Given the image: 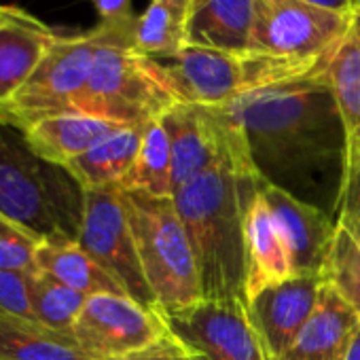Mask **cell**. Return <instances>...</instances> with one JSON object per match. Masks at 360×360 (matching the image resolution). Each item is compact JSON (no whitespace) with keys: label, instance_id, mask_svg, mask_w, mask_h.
I'll list each match as a JSON object with an SVG mask.
<instances>
[{"label":"cell","instance_id":"cell-1","mask_svg":"<svg viewBox=\"0 0 360 360\" xmlns=\"http://www.w3.org/2000/svg\"><path fill=\"white\" fill-rule=\"evenodd\" d=\"M242 127L265 183L337 221L345 183V131L322 75L261 87L223 106Z\"/></svg>","mask_w":360,"mask_h":360},{"label":"cell","instance_id":"cell-2","mask_svg":"<svg viewBox=\"0 0 360 360\" xmlns=\"http://www.w3.org/2000/svg\"><path fill=\"white\" fill-rule=\"evenodd\" d=\"M225 117V146L198 178L176 189L174 206L191 242L204 299H246L244 210L259 185L242 127Z\"/></svg>","mask_w":360,"mask_h":360},{"label":"cell","instance_id":"cell-3","mask_svg":"<svg viewBox=\"0 0 360 360\" xmlns=\"http://www.w3.org/2000/svg\"><path fill=\"white\" fill-rule=\"evenodd\" d=\"M83 212L85 189L77 178L37 155L20 127L0 123V217L41 242H79Z\"/></svg>","mask_w":360,"mask_h":360},{"label":"cell","instance_id":"cell-4","mask_svg":"<svg viewBox=\"0 0 360 360\" xmlns=\"http://www.w3.org/2000/svg\"><path fill=\"white\" fill-rule=\"evenodd\" d=\"M352 26L354 15L301 0H257L248 56L257 89L320 77Z\"/></svg>","mask_w":360,"mask_h":360},{"label":"cell","instance_id":"cell-5","mask_svg":"<svg viewBox=\"0 0 360 360\" xmlns=\"http://www.w3.org/2000/svg\"><path fill=\"white\" fill-rule=\"evenodd\" d=\"M136 15L123 22H100V45L77 112L119 125L142 127L161 119L176 102L150 58L134 49Z\"/></svg>","mask_w":360,"mask_h":360},{"label":"cell","instance_id":"cell-6","mask_svg":"<svg viewBox=\"0 0 360 360\" xmlns=\"http://www.w3.org/2000/svg\"><path fill=\"white\" fill-rule=\"evenodd\" d=\"M123 204L157 311L174 314L200 303L204 295L198 261L183 221L176 212L174 198L161 200L123 191Z\"/></svg>","mask_w":360,"mask_h":360},{"label":"cell","instance_id":"cell-7","mask_svg":"<svg viewBox=\"0 0 360 360\" xmlns=\"http://www.w3.org/2000/svg\"><path fill=\"white\" fill-rule=\"evenodd\" d=\"M98 45V26L83 34L58 37L34 75L3 110L0 123L22 129L43 117L77 112V102L89 81Z\"/></svg>","mask_w":360,"mask_h":360},{"label":"cell","instance_id":"cell-8","mask_svg":"<svg viewBox=\"0 0 360 360\" xmlns=\"http://www.w3.org/2000/svg\"><path fill=\"white\" fill-rule=\"evenodd\" d=\"M161 318L195 360H269L246 299H202Z\"/></svg>","mask_w":360,"mask_h":360},{"label":"cell","instance_id":"cell-9","mask_svg":"<svg viewBox=\"0 0 360 360\" xmlns=\"http://www.w3.org/2000/svg\"><path fill=\"white\" fill-rule=\"evenodd\" d=\"M79 244L123 286L127 297L157 309L155 297L140 267L134 233L123 204V191L119 187L85 191Z\"/></svg>","mask_w":360,"mask_h":360},{"label":"cell","instance_id":"cell-10","mask_svg":"<svg viewBox=\"0 0 360 360\" xmlns=\"http://www.w3.org/2000/svg\"><path fill=\"white\" fill-rule=\"evenodd\" d=\"M153 62L163 85L180 104L223 108L257 89L248 56L185 45L178 53Z\"/></svg>","mask_w":360,"mask_h":360},{"label":"cell","instance_id":"cell-11","mask_svg":"<svg viewBox=\"0 0 360 360\" xmlns=\"http://www.w3.org/2000/svg\"><path fill=\"white\" fill-rule=\"evenodd\" d=\"M167 333V324L157 309L127 295L87 297L72 328L75 341L94 360H112L140 352Z\"/></svg>","mask_w":360,"mask_h":360},{"label":"cell","instance_id":"cell-12","mask_svg":"<svg viewBox=\"0 0 360 360\" xmlns=\"http://www.w3.org/2000/svg\"><path fill=\"white\" fill-rule=\"evenodd\" d=\"M322 284L320 276H295L248 301L250 318L269 360H282L290 349L314 314Z\"/></svg>","mask_w":360,"mask_h":360},{"label":"cell","instance_id":"cell-13","mask_svg":"<svg viewBox=\"0 0 360 360\" xmlns=\"http://www.w3.org/2000/svg\"><path fill=\"white\" fill-rule=\"evenodd\" d=\"M261 191L284 238L295 276H320L335 236V219L261 178Z\"/></svg>","mask_w":360,"mask_h":360},{"label":"cell","instance_id":"cell-14","mask_svg":"<svg viewBox=\"0 0 360 360\" xmlns=\"http://www.w3.org/2000/svg\"><path fill=\"white\" fill-rule=\"evenodd\" d=\"M161 123L172 148L174 189H180L219 159L225 146V117L221 108L178 102L161 117Z\"/></svg>","mask_w":360,"mask_h":360},{"label":"cell","instance_id":"cell-15","mask_svg":"<svg viewBox=\"0 0 360 360\" xmlns=\"http://www.w3.org/2000/svg\"><path fill=\"white\" fill-rule=\"evenodd\" d=\"M244 267L246 301L276 284L295 278L284 238L261 191V185H257V189L250 193L244 210Z\"/></svg>","mask_w":360,"mask_h":360},{"label":"cell","instance_id":"cell-16","mask_svg":"<svg viewBox=\"0 0 360 360\" xmlns=\"http://www.w3.org/2000/svg\"><path fill=\"white\" fill-rule=\"evenodd\" d=\"M58 34L20 7H9L0 24V115L28 83Z\"/></svg>","mask_w":360,"mask_h":360},{"label":"cell","instance_id":"cell-17","mask_svg":"<svg viewBox=\"0 0 360 360\" xmlns=\"http://www.w3.org/2000/svg\"><path fill=\"white\" fill-rule=\"evenodd\" d=\"M360 318L326 284L318 295L314 314L282 356V360H347Z\"/></svg>","mask_w":360,"mask_h":360},{"label":"cell","instance_id":"cell-18","mask_svg":"<svg viewBox=\"0 0 360 360\" xmlns=\"http://www.w3.org/2000/svg\"><path fill=\"white\" fill-rule=\"evenodd\" d=\"M257 0H202L187 20V45L250 56Z\"/></svg>","mask_w":360,"mask_h":360},{"label":"cell","instance_id":"cell-19","mask_svg":"<svg viewBox=\"0 0 360 360\" xmlns=\"http://www.w3.org/2000/svg\"><path fill=\"white\" fill-rule=\"evenodd\" d=\"M123 125L85 115V112H60L51 117L37 119L22 127L30 148L43 159L68 165L72 159L87 153L102 138L112 134Z\"/></svg>","mask_w":360,"mask_h":360},{"label":"cell","instance_id":"cell-20","mask_svg":"<svg viewBox=\"0 0 360 360\" xmlns=\"http://www.w3.org/2000/svg\"><path fill=\"white\" fill-rule=\"evenodd\" d=\"M337 104L347 146L345 180L360 167V28L354 24L322 72ZM345 185V183H343Z\"/></svg>","mask_w":360,"mask_h":360},{"label":"cell","instance_id":"cell-21","mask_svg":"<svg viewBox=\"0 0 360 360\" xmlns=\"http://www.w3.org/2000/svg\"><path fill=\"white\" fill-rule=\"evenodd\" d=\"M142 131L144 125H123L94 144L87 153L72 159L66 169L85 191L119 187L140 153Z\"/></svg>","mask_w":360,"mask_h":360},{"label":"cell","instance_id":"cell-22","mask_svg":"<svg viewBox=\"0 0 360 360\" xmlns=\"http://www.w3.org/2000/svg\"><path fill=\"white\" fill-rule=\"evenodd\" d=\"M37 269L56 282L91 295H125L123 286L77 240H45L37 250Z\"/></svg>","mask_w":360,"mask_h":360},{"label":"cell","instance_id":"cell-23","mask_svg":"<svg viewBox=\"0 0 360 360\" xmlns=\"http://www.w3.org/2000/svg\"><path fill=\"white\" fill-rule=\"evenodd\" d=\"M123 191H136L150 198L172 200L174 198V165L167 131L161 119H155L144 125L140 153L119 185Z\"/></svg>","mask_w":360,"mask_h":360},{"label":"cell","instance_id":"cell-24","mask_svg":"<svg viewBox=\"0 0 360 360\" xmlns=\"http://www.w3.org/2000/svg\"><path fill=\"white\" fill-rule=\"evenodd\" d=\"M0 360H94L75 337L37 322L0 320Z\"/></svg>","mask_w":360,"mask_h":360},{"label":"cell","instance_id":"cell-25","mask_svg":"<svg viewBox=\"0 0 360 360\" xmlns=\"http://www.w3.org/2000/svg\"><path fill=\"white\" fill-rule=\"evenodd\" d=\"M320 278L360 318V221L347 214L337 217Z\"/></svg>","mask_w":360,"mask_h":360},{"label":"cell","instance_id":"cell-26","mask_svg":"<svg viewBox=\"0 0 360 360\" xmlns=\"http://www.w3.org/2000/svg\"><path fill=\"white\" fill-rule=\"evenodd\" d=\"M187 20L178 0H150L134 22V49L153 60L178 53L187 45Z\"/></svg>","mask_w":360,"mask_h":360},{"label":"cell","instance_id":"cell-27","mask_svg":"<svg viewBox=\"0 0 360 360\" xmlns=\"http://www.w3.org/2000/svg\"><path fill=\"white\" fill-rule=\"evenodd\" d=\"M30 292L37 322L49 330L72 337V328L85 307L87 295L60 284L41 271L30 276Z\"/></svg>","mask_w":360,"mask_h":360},{"label":"cell","instance_id":"cell-28","mask_svg":"<svg viewBox=\"0 0 360 360\" xmlns=\"http://www.w3.org/2000/svg\"><path fill=\"white\" fill-rule=\"evenodd\" d=\"M41 240L22 225L0 217V271L37 274V250Z\"/></svg>","mask_w":360,"mask_h":360},{"label":"cell","instance_id":"cell-29","mask_svg":"<svg viewBox=\"0 0 360 360\" xmlns=\"http://www.w3.org/2000/svg\"><path fill=\"white\" fill-rule=\"evenodd\" d=\"M0 320L37 322L32 309L30 274L0 271Z\"/></svg>","mask_w":360,"mask_h":360},{"label":"cell","instance_id":"cell-30","mask_svg":"<svg viewBox=\"0 0 360 360\" xmlns=\"http://www.w3.org/2000/svg\"><path fill=\"white\" fill-rule=\"evenodd\" d=\"M112 360H195V358L172 333H167L153 345H148L140 352L121 356V358H112Z\"/></svg>","mask_w":360,"mask_h":360},{"label":"cell","instance_id":"cell-31","mask_svg":"<svg viewBox=\"0 0 360 360\" xmlns=\"http://www.w3.org/2000/svg\"><path fill=\"white\" fill-rule=\"evenodd\" d=\"M339 214H347V217L360 221V167L356 172H352L345 180L337 217Z\"/></svg>","mask_w":360,"mask_h":360},{"label":"cell","instance_id":"cell-32","mask_svg":"<svg viewBox=\"0 0 360 360\" xmlns=\"http://www.w3.org/2000/svg\"><path fill=\"white\" fill-rule=\"evenodd\" d=\"M91 5L96 7L100 22L104 24H115L134 18L131 0H91Z\"/></svg>","mask_w":360,"mask_h":360},{"label":"cell","instance_id":"cell-33","mask_svg":"<svg viewBox=\"0 0 360 360\" xmlns=\"http://www.w3.org/2000/svg\"><path fill=\"white\" fill-rule=\"evenodd\" d=\"M301 3L316 5V7L337 11V13H345V15H354V0H301Z\"/></svg>","mask_w":360,"mask_h":360},{"label":"cell","instance_id":"cell-34","mask_svg":"<svg viewBox=\"0 0 360 360\" xmlns=\"http://www.w3.org/2000/svg\"><path fill=\"white\" fill-rule=\"evenodd\" d=\"M347 360H360V328L354 337V343H352V349L347 354Z\"/></svg>","mask_w":360,"mask_h":360},{"label":"cell","instance_id":"cell-35","mask_svg":"<svg viewBox=\"0 0 360 360\" xmlns=\"http://www.w3.org/2000/svg\"><path fill=\"white\" fill-rule=\"evenodd\" d=\"M198 3H202V0H178V5L183 7V9H185L187 13H191V9H193V7H195Z\"/></svg>","mask_w":360,"mask_h":360},{"label":"cell","instance_id":"cell-36","mask_svg":"<svg viewBox=\"0 0 360 360\" xmlns=\"http://www.w3.org/2000/svg\"><path fill=\"white\" fill-rule=\"evenodd\" d=\"M354 24L360 28V0H354Z\"/></svg>","mask_w":360,"mask_h":360},{"label":"cell","instance_id":"cell-37","mask_svg":"<svg viewBox=\"0 0 360 360\" xmlns=\"http://www.w3.org/2000/svg\"><path fill=\"white\" fill-rule=\"evenodd\" d=\"M7 13H9V7H7V5H0V24H3V22H5Z\"/></svg>","mask_w":360,"mask_h":360}]
</instances>
